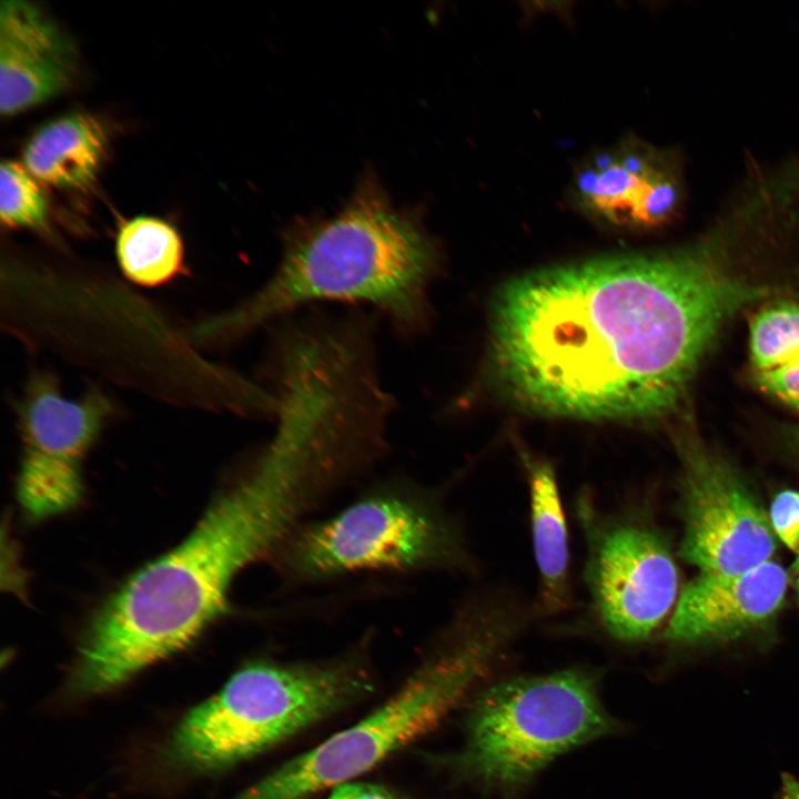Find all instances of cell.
Returning a JSON list of instances; mask_svg holds the SVG:
<instances>
[{"label":"cell","mask_w":799,"mask_h":799,"mask_svg":"<svg viewBox=\"0 0 799 799\" xmlns=\"http://www.w3.org/2000/svg\"><path fill=\"white\" fill-rule=\"evenodd\" d=\"M756 375L762 390L799 411V362Z\"/></svg>","instance_id":"obj_20"},{"label":"cell","mask_w":799,"mask_h":799,"mask_svg":"<svg viewBox=\"0 0 799 799\" xmlns=\"http://www.w3.org/2000/svg\"><path fill=\"white\" fill-rule=\"evenodd\" d=\"M615 728L586 670L513 677L473 700L458 763L488 788L515 790L558 756Z\"/></svg>","instance_id":"obj_6"},{"label":"cell","mask_w":799,"mask_h":799,"mask_svg":"<svg viewBox=\"0 0 799 799\" xmlns=\"http://www.w3.org/2000/svg\"><path fill=\"white\" fill-rule=\"evenodd\" d=\"M530 500L533 548L544 610L555 613L569 601L568 533L555 472L546 462L524 457Z\"/></svg>","instance_id":"obj_15"},{"label":"cell","mask_w":799,"mask_h":799,"mask_svg":"<svg viewBox=\"0 0 799 799\" xmlns=\"http://www.w3.org/2000/svg\"><path fill=\"white\" fill-rule=\"evenodd\" d=\"M112 411L101 391L73 400L52 374L30 377L18 405L23 453L17 492L28 518L45 519L79 504L83 458Z\"/></svg>","instance_id":"obj_9"},{"label":"cell","mask_w":799,"mask_h":799,"mask_svg":"<svg viewBox=\"0 0 799 799\" xmlns=\"http://www.w3.org/2000/svg\"><path fill=\"white\" fill-rule=\"evenodd\" d=\"M750 355L755 372L799 362V306L779 303L763 309L750 326Z\"/></svg>","instance_id":"obj_17"},{"label":"cell","mask_w":799,"mask_h":799,"mask_svg":"<svg viewBox=\"0 0 799 799\" xmlns=\"http://www.w3.org/2000/svg\"><path fill=\"white\" fill-rule=\"evenodd\" d=\"M787 581L785 569L771 560L740 574H701L681 591L665 637L696 645L745 635L778 611Z\"/></svg>","instance_id":"obj_12"},{"label":"cell","mask_w":799,"mask_h":799,"mask_svg":"<svg viewBox=\"0 0 799 799\" xmlns=\"http://www.w3.org/2000/svg\"><path fill=\"white\" fill-rule=\"evenodd\" d=\"M313 485L296 464L263 452L175 548L132 575L85 629L73 684L98 694L185 648L227 606L235 576L296 526Z\"/></svg>","instance_id":"obj_2"},{"label":"cell","mask_w":799,"mask_h":799,"mask_svg":"<svg viewBox=\"0 0 799 799\" xmlns=\"http://www.w3.org/2000/svg\"><path fill=\"white\" fill-rule=\"evenodd\" d=\"M0 218L10 229L42 231L49 223V204L40 182L21 163L2 161Z\"/></svg>","instance_id":"obj_18"},{"label":"cell","mask_w":799,"mask_h":799,"mask_svg":"<svg viewBox=\"0 0 799 799\" xmlns=\"http://www.w3.org/2000/svg\"><path fill=\"white\" fill-rule=\"evenodd\" d=\"M569 194L587 216L624 230L665 223L680 201V188L666 154L630 136L581 162Z\"/></svg>","instance_id":"obj_11"},{"label":"cell","mask_w":799,"mask_h":799,"mask_svg":"<svg viewBox=\"0 0 799 799\" xmlns=\"http://www.w3.org/2000/svg\"><path fill=\"white\" fill-rule=\"evenodd\" d=\"M776 799H799V779L790 773L782 772Z\"/></svg>","instance_id":"obj_22"},{"label":"cell","mask_w":799,"mask_h":799,"mask_svg":"<svg viewBox=\"0 0 799 799\" xmlns=\"http://www.w3.org/2000/svg\"><path fill=\"white\" fill-rule=\"evenodd\" d=\"M371 689L368 672L355 659L256 661L182 718L171 751L192 768H226L279 745Z\"/></svg>","instance_id":"obj_5"},{"label":"cell","mask_w":799,"mask_h":799,"mask_svg":"<svg viewBox=\"0 0 799 799\" xmlns=\"http://www.w3.org/2000/svg\"><path fill=\"white\" fill-rule=\"evenodd\" d=\"M770 524L779 538L799 555V493L785 490L776 496Z\"/></svg>","instance_id":"obj_19"},{"label":"cell","mask_w":799,"mask_h":799,"mask_svg":"<svg viewBox=\"0 0 799 799\" xmlns=\"http://www.w3.org/2000/svg\"><path fill=\"white\" fill-rule=\"evenodd\" d=\"M762 293L694 253L540 271L498 301L495 363L535 409L655 416L675 405L724 322Z\"/></svg>","instance_id":"obj_1"},{"label":"cell","mask_w":799,"mask_h":799,"mask_svg":"<svg viewBox=\"0 0 799 799\" xmlns=\"http://www.w3.org/2000/svg\"><path fill=\"white\" fill-rule=\"evenodd\" d=\"M587 545L585 580L605 631L625 643L647 639L670 610L678 575L669 547L630 515H603L586 496L577 506Z\"/></svg>","instance_id":"obj_8"},{"label":"cell","mask_w":799,"mask_h":799,"mask_svg":"<svg viewBox=\"0 0 799 799\" xmlns=\"http://www.w3.org/2000/svg\"><path fill=\"white\" fill-rule=\"evenodd\" d=\"M506 603L469 606L444 647L372 714L286 761L232 799H303L352 782L393 751L426 734L507 650L523 627Z\"/></svg>","instance_id":"obj_4"},{"label":"cell","mask_w":799,"mask_h":799,"mask_svg":"<svg viewBox=\"0 0 799 799\" xmlns=\"http://www.w3.org/2000/svg\"><path fill=\"white\" fill-rule=\"evenodd\" d=\"M793 576H795V586H796V589L799 595V557L795 564Z\"/></svg>","instance_id":"obj_23"},{"label":"cell","mask_w":799,"mask_h":799,"mask_svg":"<svg viewBox=\"0 0 799 799\" xmlns=\"http://www.w3.org/2000/svg\"><path fill=\"white\" fill-rule=\"evenodd\" d=\"M115 255L123 275L145 287L171 282L184 267V246L179 232L154 216L140 215L124 221L117 233Z\"/></svg>","instance_id":"obj_16"},{"label":"cell","mask_w":799,"mask_h":799,"mask_svg":"<svg viewBox=\"0 0 799 799\" xmlns=\"http://www.w3.org/2000/svg\"><path fill=\"white\" fill-rule=\"evenodd\" d=\"M437 264L433 241L375 192L294 234L270 280L237 309L201 328L234 335L314 301L371 303L402 328H417Z\"/></svg>","instance_id":"obj_3"},{"label":"cell","mask_w":799,"mask_h":799,"mask_svg":"<svg viewBox=\"0 0 799 799\" xmlns=\"http://www.w3.org/2000/svg\"><path fill=\"white\" fill-rule=\"evenodd\" d=\"M680 556L701 574L750 570L775 552L770 520L737 474L700 449L687 452Z\"/></svg>","instance_id":"obj_10"},{"label":"cell","mask_w":799,"mask_h":799,"mask_svg":"<svg viewBox=\"0 0 799 799\" xmlns=\"http://www.w3.org/2000/svg\"><path fill=\"white\" fill-rule=\"evenodd\" d=\"M793 437H795V444H796L797 449H798V452H799V427H798V429L796 431Z\"/></svg>","instance_id":"obj_24"},{"label":"cell","mask_w":799,"mask_h":799,"mask_svg":"<svg viewBox=\"0 0 799 799\" xmlns=\"http://www.w3.org/2000/svg\"><path fill=\"white\" fill-rule=\"evenodd\" d=\"M326 799H404L388 789L367 782H347L332 789Z\"/></svg>","instance_id":"obj_21"},{"label":"cell","mask_w":799,"mask_h":799,"mask_svg":"<svg viewBox=\"0 0 799 799\" xmlns=\"http://www.w3.org/2000/svg\"><path fill=\"white\" fill-rule=\"evenodd\" d=\"M105 152L101 123L90 114L75 112L38 128L23 146L22 161L40 183L83 189L94 181Z\"/></svg>","instance_id":"obj_14"},{"label":"cell","mask_w":799,"mask_h":799,"mask_svg":"<svg viewBox=\"0 0 799 799\" xmlns=\"http://www.w3.org/2000/svg\"><path fill=\"white\" fill-rule=\"evenodd\" d=\"M274 552L286 575L309 581L365 570L469 567L462 535L443 509L400 489L372 493L326 519L296 525Z\"/></svg>","instance_id":"obj_7"},{"label":"cell","mask_w":799,"mask_h":799,"mask_svg":"<svg viewBox=\"0 0 799 799\" xmlns=\"http://www.w3.org/2000/svg\"><path fill=\"white\" fill-rule=\"evenodd\" d=\"M75 51L62 30L34 4L4 0L0 8V110L11 117L68 89Z\"/></svg>","instance_id":"obj_13"}]
</instances>
